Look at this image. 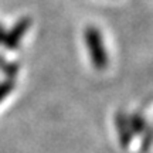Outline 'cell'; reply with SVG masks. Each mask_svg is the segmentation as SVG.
Wrapping results in <instances>:
<instances>
[{"mask_svg": "<svg viewBox=\"0 0 153 153\" xmlns=\"http://www.w3.org/2000/svg\"><path fill=\"white\" fill-rule=\"evenodd\" d=\"M115 122H116V131H118V135H119L120 143L123 146H128L132 139V129L129 126V122L126 120V118L123 116L122 112H118Z\"/></svg>", "mask_w": 153, "mask_h": 153, "instance_id": "3957f363", "label": "cell"}, {"mask_svg": "<svg viewBox=\"0 0 153 153\" xmlns=\"http://www.w3.org/2000/svg\"><path fill=\"white\" fill-rule=\"evenodd\" d=\"M129 123H131V129L133 132H143L145 131V128H146V122L143 119L142 116H139V115H133L129 120Z\"/></svg>", "mask_w": 153, "mask_h": 153, "instance_id": "277c9868", "label": "cell"}, {"mask_svg": "<svg viewBox=\"0 0 153 153\" xmlns=\"http://www.w3.org/2000/svg\"><path fill=\"white\" fill-rule=\"evenodd\" d=\"M28 27H30V19H24L20 23H17V26H14V28L4 37L6 45L9 48H14L17 44H19V41L22 40L23 34L27 31Z\"/></svg>", "mask_w": 153, "mask_h": 153, "instance_id": "7a4b0ae2", "label": "cell"}, {"mask_svg": "<svg viewBox=\"0 0 153 153\" xmlns=\"http://www.w3.org/2000/svg\"><path fill=\"white\" fill-rule=\"evenodd\" d=\"M84 40L87 44L88 54H89L94 68L98 71H104L109 64V58H108V53L105 50L102 34L99 31V28L94 27V26H88L84 30Z\"/></svg>", "mask_w": 153, "mask_h": 153, "instance_id": "6da1fadb", "label": "cell"}, {"mask_svg": "<svg viewBox=\"0 0 153 153\" xmlns=\"http://www.w3.org/2000/svg\"><path fill=\"white\" fill-rule=\"evenodd\" d=\"M11 89H13V82L6 81V82H1V84H0V102L11 92Z\"/></svg>", "mask_w": 153, "mask_h": 153, "instance_id": "5b68a950", "label": "cell"}]
</instances>
